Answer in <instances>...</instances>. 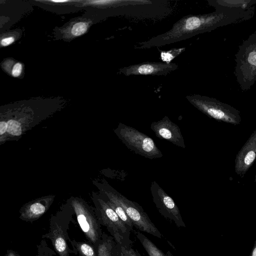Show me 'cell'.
Here are the masks:
<instances>
[{
	"instance_id": "obj_1",
	"label": "cell",
	"mask_w": 256,
	"mask_h": 256,
	"mask_svg": "<svg viewBox=\"0 0 256 256\" xmlns=\"http://www.w3.org/2000/svg\"><path fill=\"white\" fill-rule=\"evenodd\" d=\"M215 23L216 16L212 14L184 16L170 30L142 42L139 48L160 46L185 40L212 28Z\"/></svg>"
},
{
	"instance_id": "obj_2",
	"label": "cell",
	"mask_w": 256,
	"mask_h": 256,
	"mask_svg": "<svg viewBox=\"0 0 256 256\" xmlns=\"http://www.w3.org/2000/svg\"><path fill=\"white\" fill-rule=\"evenodd\" d=\"M115 132L126 148L134 153L152 160L163 156L154 140L136 128L120 123Z\"/></svg>"
},
{
	"instance_id": "obj_3",
	"label": "cell",
	"mask_w": 256,
	"mask_h": 256,
	"mask_svg": "<svg viewBox=\"0 0 256 256\" xmlns=\"http://www.w3.org/2000/svg\"><path fill=\"white\" fill-rule=\"evenodd\" d=\"M186 98L199 110L216 120L235 126L241 122L240 112L228 105L198 94L188 95Z\"/></svg>"
},
{
	"instance_id": "obj_4",
	"label": "cell",
	"mask_w": 256,
	"mask_h": 256,
	"mask_svg": "<svg viewBox=\"0 0 256 256\" xmlns=\"http://www.w3.org/2000/svg\"><path fill=\"white\" fill-rule=\"evenodd\" d=\"M96 214L101 226L106 228L118 244L132 245L130 236L132 229L120 220L107 202L99 200Z\"/></svg>"
},
{
	"instance_id": "obj_5",
	"label": "cell",
	"mask_w": 256,
	"mask_h": 256,
	"mask_svg": "<svg viewBox=\"0 0 256 256\" xmlns=\"http://www.w3.org/2000/svg\"><path fill=\"white\" fill-rule=\"evenodd\" d=\"M106 194L110 200L118 204L123 208L134 226L140 231L162 238L161 233L139 204L117 192H106Z\"/></svg>"
},
{
	"instance_id": "obj_6",
	"label": "cell",
	"mask_w": 256,
	"mask_h": 256,
	"mask_svg": "<svg viewBox=\"0 0 256 256\" xmlns=\"http://www.w3.org/2000/svg\"><path fill=\"white\" fill-rule=\"evenodd\" d=\"M150 190L153 202L161 215L177 226L186 228L178 206L156 181L152 182Z\"/></svg>"
},
{
	"instance_id": "obj_7",
	"label": "cell",
	"mask_w": 256,
	"mask_h": 256,
	"mask_svg": "<svg viewBox=\"0 0 256 256\" xmlns=\"http://www.w3.org/2000/svg\"><path fill=\"white\" fill-rule=\"evenodd\" d=\"M73 207L78 225L87 242L96 247L103 233L96 214L78 202H74Z\"/></svg>"
},
{
	"instance_id": "obj_8",
	"label": "cell",
	"mask_w": 256,
	"mask_h": 256,
	"mask_svg": "<svg viewBox=\"0 0 256 256\" xmlns=\"http://www.w3.org/2000/svg\"><path fill=\"white\" fill-rule=\"evenodd\" d=\"M64 224V222L52 217L48 232L42 236V238H48L51 241L53 248L58 256L75 254V252L70 248L68 243L70 240L68 232V226Z\"/></svg>"
},
{
	"instance_id": "obj_9",
	"label": "cell",
	"mask_w": 256,
	"mask_h": 256,
	"mask_svg": "<svg viewBox=\"0 0 256 256\" xmlns=\"http://www.w3.org/2000/svg\"><path fill=\"white\" fill-rule=\"evenodd\" d=\"M178 68L174 63L161 62H144L121 68L120 73L126 76H164Z\"/></svg>"
},
{
	"instance_id": "obj_10",
	"label": "cell",
	"mask_w": 256,
	"mask_h": 256,
	"mask_svg": "<svg viewBox=\"0 0 256 256\" xmlns=\"http://www.w3.org/2000/svg\"><path fill=\"white\" fill-rule=\"evenodd\" d=\"M150 128L157 138L167 140L176 146L186 148L180 127L168 116H165L158 122H152Z\"/></svg>"
},
{
	"instance_id": "obj_11",
	"label": "cell",
	"mask_w": 256,
	"mask_h": 256,
	"mask_svg": "<svg viewBox=\"0 0 256 256\" xmlns=\"http://www.w3.org/2000/svg\"><path fill=\"white\" fill-rule=\"evenodd\" d=\"M256 160V128L239 150L235 158V172L241 178Z\"/></svg>"
},
{
	"instance_id": "obj_12",
	"label": "cell",
	"mask_w": 256,
	"mask_h": 256,
	"mask_svg": "<svg viewBox=\"0 0 256 256\" xmlns=\"http://www.w3.org/2000/svg\"><path fill=\"white\" fill-rule=\"evenodd\" d=\"M47 206L40 202H35L27 206L21 212L20 218L25 222H32L38 219L46 211Z\"/></svg>"
},
{
	"instance_id": "obj_13",
	"label": "cell",
	"mask_w": 256,
	"mask_h": 256,
	"mask_svg": "<svg viewBox=\"0 0 256 256\" xmlns=\"http://www.w3.org/2000/svg\"><path fill=\"white\" fill-rule=\"evenodd\" d=\"M96 248L98 256H116V242L111 235L104 232Z\"/></svg>"
},
{
	"instance_id": "obj_14",
	"label": "cell",
	"mask_w": 256,
	"mask_h": 256,
	"mask_svg": "<svg viewBox=\"0 0 256 256\" xmlns=\"http://www.w3.org/2000/svg\"><path fill=\"white\" fill-rule=\"evenodd\" d=\"M75 252V254L79 256H98L96 248L86 242H78L75 240H69Z\"/></svg>"
},
{
	"instance_id": "obj_15",
	"label": "cell",
	"mask_w": 256,
	"mask_h": 256,
	"mask_svg": "<svg viewBox=\"0 0 256 256\" xmlns=\"http://www.w3.org/2000/svg\"><path fill=\"white\" fill-rule=\"evenodd\" d=\"M136 234L149 256H166L143 234L136 232Z\"/></svg>"
},
{
	"instance_id": "obj_16",
	"label": "cell",
	"mask_w": 256,
	"mask_h": 256,
	"mask_svg": "<svg viewBox=\"0 0 256 256\" xmlns=\"http://www.w3.org/2000/svg\"><path fill=\"white\" fill-rule=\"evenodd\" d=\"M109 206L114 210L120 220L132 229L134 224L128 216L123 208L118 203L108 200L106 202Z\"/></svg>"
},
{
	"instance_id": "obj_17",
	"label": "cell",
	"mask_w": 256,
	"mask_h": 256,
	"mask_svg": "<svg viewBox=\"0 0 256 256\" xmlns=\"http://www.w3.org/2000/svg\"><path fill=\"white\" fill-rule=\"evenodd\" d=\"M36 247V256H54L56 254L54 250L48 246L46 240L44 238L40 240Z\"/></svg>"
},
{
	"instance_id": "obj_18",
	"label": "cell",
	"mask_w": 256,
	"mask_h": 256,
	"mask_svg": "<svg viewBox=\"0 0 256 256\" xmlns=\"http://www.w3.org/2000/svg\"><path fill=\"white\" fill-rule=\"evenodd\" d=\"M132 245H122L116 243V256H142L132 248Z\"/></svg>"
},
{
	"instance_id": "obj_19",
	"label": "cell",
	"mask_w": 256,
	"mask_h": 256,
	"mask_svg": "<svg viewBox=\"0 0 256 256\" xmlns=\"http://www.w3.org/2000/svg\"><path fill=\"white\" fill-rule=\"evenodd\" d=\"M184 50L185 48H180L172 49L166 52L162 51L160 53L161 58L163 61L170 63V61L179 55Z\"/></svg>"
},
{
	"instance_id": "obj_20",
	"label": "cell",
	"mask_w": 256,
	"mask_h": 256,
	"mask_svg": "<svg viewBox=\"0 0 256 256\" xmlns=\"http://www.w3.org/2000/svg\"><path fill=\"white\" fill-rule=\"evenodd\" d=\"M8 133L14 136H20L22 133L20 124L14 120H9L8 122Z\"/></svg>"
},
{
	"instance_id": "obj_21",
	"label": "cell",
	"mask_w": 256,
	"mask_h": 256,
	"mask_svg": "<svg viewBox=\"0 0 256 256\" xmlns=\"http://www.w3.org/2000/svg\"><path fill=\"white\" fill-rule=\"evenodd\" d=\"M86 30V24L83 22H80L73 26L72 33L74 36H79L85 33Z\"/></svg>"
},
{
	"instance_id": "obj_22",
	"label": "cell",
	"mask_w": 256,
	"mask_h": 256,
	"mask_svg": "<svg viewBox=\"0 0 256 256\" xmlns=\"http://www.w3.org/2000/svg\"><path fill=\"white\" fill-rule=\"evenodd\" d=\"M22 65L20 63H16L14 64L12 70V75L14 77L18 76L22 72Z\"/></svg>"
},
{
	"instance_id": "obj_23",
	"label": "cell",
	"mask_w": 256,
	"mask_h": 256,
	"mask_svg": "<svg viewBox=\"0 0 256 256\" xmlns=\"http://www.w3.org/2000/svg\"><path fill=\"white\" fill-rule=\"evenodd\" d=\"M248 60L250 64L256 66V52H252L250 53Z\"/></svg>"
},
{
	"instance_id": "obj_24",
	"label": "cell",
	"mask_w": 256,
	"mask_h": 256,
	"mask_svg": "<svg viewBox=\"0 0 256 256\" xmlns=\"http://www.w3.org/2000/svg\"><path fill=\"white\" fill-rule=\"evenodd\" d=\"M14 38L10 36L4 38L1 40V45L2 46H7L12 44L14 42Z\"/></svg>"
},
{
	"instance_id": "obj_25",
	"label": "cell",
	"mask_w": 256,
	"mask_h": 256,
	"mask_svg": "<svg viewBox=\"0 0 256 256\" xmlns=\"http://www.w3.org/2000/svg\"><path fill=\"white\" fill-rule=\"evenodd\" d=\"M8 130V123L5 122H0V134L2 135Z\"/></svg>"
},
{
	"instance_id": "obj_26",
	"label": "cell",
	"mask_w": 256,
	"mask_h": 256,
	"mask_svg": "<svg viewBox=\"0 0 256 256\" xmlns=\"http://www.w3.org/2000/svg\"><path fill=\"white\" fill-rule=\"evenodd\" d=\"M4 256H20L16 252L12 250L8 249L6 250V252Z\"/></svg>"
},
{
	"instance_id": "obj_27",
	"label": "cell",
	"mask_w": 256,
	"mask_h": 256,
	"mask_svg": "<svg viewBox=\"0 0 256 256\" xmlns=\"http://www.w3.org/2000/svg\"><path fill=\"white\" fill-rule=\"evenodd\" d=\"M250 256H256V240L254 241V246L252 248Z\"/></svg>"
},
{
	"instance_id": "obj_28",
	"label": "cell",
	"mask_w": 256,
	"mask_h": 256,
	"mask_svg": "<svg viewBox=\"0 0 256 256\" xmlns=\"http://www.w3.org/2000/svg\"><path fill=\"white\" fill-rule=\"evenodd\" d=\"M52 2H67L68 0H52Z\"/></svg>"
},
{
	"instance_id": "obj_29",
	"label": "cell",
	"mask_w": 256,
	"mask_h": 256,
	"mask_svg": "<svg viewBox=\"0 0 256 256\" xmlns=\"http://www.w3.org/2000/svg\"><path fill=\"white\" fill-rule=\"evenodd\" d=\"M254 182H256V175H255V177H254Z\"/></svg>"
}]
</instances>
